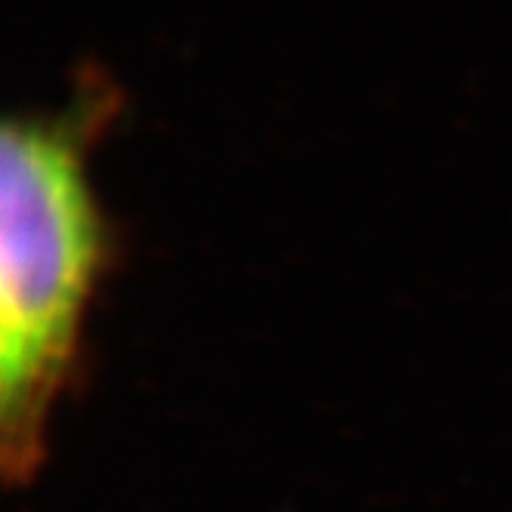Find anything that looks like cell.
<instances>
[{"label":"cell","instance_id":"1","mask_svg":"<svg viewBox=\"0 0 512 512\" xmlns=\"http://www.w3.org/2000/svg\"><path fill=\"white\" fill-rule=\"evenodd\" d=\"M118 112V84L90 68L56 112L4 124L0 454L19 482L44 460L50 414L75 374L84 318L112 260L90 155Z\"/></svg>","mask_w":512,"mask_h":512}]
</instances>
